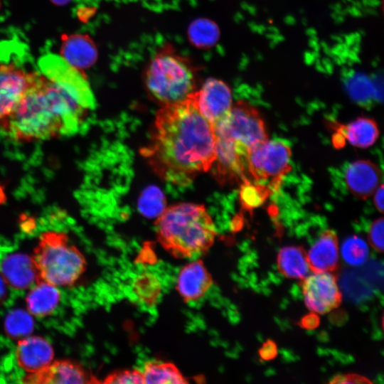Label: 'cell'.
Returning a JSON list of instances; mask_svg holds the SVG:
<instances>
[{
  "label": "cell",
  "instance_id": "obj_17",
  "mask_svg": "<svg viewBox=\"0 0 384 384\" xmlns=\"http://www.w3.org/2000/svg\"><path fill=\"white\" fill-rule=\"evenodd\" d=\"M60 52L65 60L81 70L91 67L97 58L95 44L85 34L65 35L62 38Z\"/></svg>",
  "mask_w": 384,
  "mask_h": 384
},
{
  "label": "cell",
  "instance_id": "obj_33",
  "mask_svg": "<svg viewBox=\"0 0 384 384\" xmlns=\"http://www.w3.org/2000/svg\"><path fill=\"white\" fill-rule=\"evenodd\" d=\"M319 324V316H318V314L314 311L304 315L299 321V326L309 330L317 328Z\"/></svg>",
  "mask_w": 384,
  "mask_h": 384
},
{
  "label": "cell",
  "instance_id": "obj_35",
  "mask_svg": "<svg viewBox=\"0 0 384 384\" xmlns=\"http://www.w3.org/2000/svg\"><path fill=\"white\" fill-rule=\"evenodd\" d=\"M5 284L6 283L4 282L1 277H0V304L3 303L4 300L6 298V291Z\"/></svg>",
  "mask_w": 384,
  "mask_h": 384
},
{
  "label": "cell",
  "instance_id": "obj_8",
  "mask_svg": "<svg viewBox=\"0 0 384 384\" xmlns=\"http://www.w3.org/2000/svg\"><path fill=\"white\" fill-rule=\"evenodd\" d=\"M41 74L57 82L85 101L95 105L93 92L86 76L69 64L60 55L49 53L42 55L38 60Z\"/></svg>",
  "mask_w": 384,
  "mask_h": 384
},
{
  "label": "cell",
  "instance_id": "obj_28",
  "mask_svg": "<svg viewBox=\"0 0 384 384\" xmlns=\"http://www.w3.org/2000/svg\"><path fill=\"white\" fill-rule=\"evenodd\" d=\"M270 188L261 184H252L250 181L242 183L240 198L242 206L252 209L260 206L270 194Z\"/></svg>",
  "mask_w": 384,
  "mask_h": 384
},
{
  "label": "cell",
  "instance_id": "obj_21",
  "mask_svg": "<svg viewBox=\"0 0 384 384\" xmlns=\"http://www.w3.org/2000/svg\"><path fill=\"white\" fill-rule=\"evenodd\" d=\"M277 265L282 274L291 279H303L310 270L306 253L297 246L282 248L277 255Z\"/></svg>",
  "mask_w": 384,
  "mask_h": 384
},
{
  "label": "cell",
  "instance_id": "obj_15",
  "mask_svg": "<svg viewBox=\"0 0 384 384\" xmlns=\"http://www.w3.org/2000/svg\"><path fill=\"white\" fill-rule=\"evenodd\" d=\"M345 181L348 191L359 199H366L375 192L381 181L379 168L368 160L356 161L347 167Z\"/></svg>",
  "mask_w": 384,
  "mask_h": 384
},
{
  "label": "cell",
  "instance_id": "obj_7",
  "mask_svg": "<svg viewBox=\"0 0 384 384\" xmlns=\"http://www.w3.org/2000/svg\"><path fill=\"white\" fill-rule=\"evenodd\" d=\"M291 154L290 148L283 142L267 139L248 151L247 175L257 184L269 182L276 188L290 169Z\"/></svg>",
  "mask_w": 384,
  "mask_h": 384
},
{
  "label": "cell",
  "instance_id": "obj_25",
  "mask_svg": "<svg viewBox=\"0 0 384 384\" xmlns=\"http://www.w3.org/2000/svg\"><path fill=\"white\" fill-rule=\"evenodd\" d=\"M33 327L31 314L22 309L11 311L4 321L5 331L14 339L20 340L30 336Z\"/></svg>",
  "mask_w": 384,
  "mask_h": 384
},
{
  "label": "cell",
  "instance_id": "obj_10",
  "mask_svg": "<svg viewBox=\"0 0 384 384\" xmlns=\"http://www.w3.org/2000/svg\"><path fill=\"white\" fill-rule=\"evenodd\" d=\"M191 97L200 112L213 125L224 117L233 105L230 88L215 78H208Z\"/></svg>",
  "mask_w": 384,
  "mask_h": 384
},
{
  "label": "cell",
  "instance_id": "obj_9",
  "mask_svg": "<svg viewBox=\"0 0 384 384\" xmlns=\"http://www.w3.org/2000/svg\"><path fill=\"white\" fill-rule=\"evenodd\" d=\"M306 306L316 314H324L337 308L342 295L336 275L331 272H314L302 282Z\"/></svg>",
  "mask_w": 384,
  "mask_h": 384
},
{
  "label": "cell",
  "instance_id": "obj_13",
  "mask_svg": "<svg viewBox=\"0 0 384 384\" xmlns=\"http://www.w3.org/2000/svg\"><path fill=\"white\" fill-rule=\"evenodd\" d=\"M213 284L210 272L201 260L184 265L178 272L176 288L186 302H196L203 297Z\"/></svg>",
  "mask_w": 384,
  "mask_h": 384
},
{
  "label": "cell",
  "instance_id": "obj_2",
  "mask_svg": "<svg viewBox=\"0 0 384 384\" xmlns=\"http://www.w3.org/2000/svg\"><path fill=\"white\" fill-rule=\"evenodd\" d=\"M94 106L43 74L32 73L28 87L1 127L18 142L75 133Z\"/></svg>",
  "mask_w": 384,
  "mask_h": 384
},
{
  "label": "cell",
  "instance_id": "obj_29",
  "mask_svg": "<svg viewBox=\"0 0 384 384\" xmlns=\"http://www.w3.org/2000/svg\"><path fill=\"white\" fill-rule=\"evenodd\" d=\"M103 383L139 384L144 383L142 371L132 369L117 371L108 375Z\"/></svg>",
  "mask_w": 384,
  "mask_h": 384
},
{
  "label": "cell",
  "instance_id": "obj_24",
  "mask_svg": "<svg viewBox=\"0 0 384 384\" xmlns=\"http://www.w3.org/2000/svg\"><path fill=\"white\" fill-rule=\"evenodd\" d=\"M190 42L198 48H209L218 41L220 31L218 25L207 18L193 21L188 30Z\"/></svg>",
  "mask_w": 384,
  "mask_h": 384
},
{
  "label": "cell",
  "instance_id": "obj_20",
  "mask_svg": "<svg viewBox=\"0 0 384 384\" xmlns=\"http://www.w3.org/2000/svg\"><path fill=\"white\" fill-rule=\"evenodd\" d=\"M335 129L344 141L360 148L370 146L379 136L376 122L366 117H358L348 125L337 124Z\"/></svg>",
  "mask_w": 384,
  "mask_h": 384
},
{
  "label": "cell",
  "instance_id": "obj_37",
  "mask_svg": "<svg viewBox=\"0 0 384 384\" xmlns=\"http://www.w3.org/2000/svg\"><path fill=\"white\" fill-rule=\"evenodd\" d=\"M0 9H1V1H0Z\"/></svg>",
  "mask_w": 384,
  "mask_h": 384
},
{
  "label": "cell",
  "instance_id": "obj_34",
  "mask_svg": "<svg viewBox=\"0 0 384 384\" xmlns=\"http://www.w3.org/2000/svg\"><path fill=\"white\" fill-rule=\"evenodd\" d=\"M374 193V205L381 213H383V185L382 183L376 188Z\"/></svg>",
  "mask_w": 384,
  "mask_h": 384
},
{
  "label": "cell",
  "instance_id": "obj_31",
  "mask_svg": "<svg viewBox=\"0 0 384 384\" xmlns=\"http://www.w3.org/2000/svg\"><path fill=\"white\" fill-rule=\"evenodd\" d=\"M277 354L276 343L272 340L266 341L259 349V356L264 361H271Z\"/></svg>",
  "mask_w": 384,
  "mask_h": 384
},
{
  "label": "cell",
  "instance_id": "obj_12",
  "mask_svg": "<svg viewBox=\"0 0 384 384\" xmlns=\"http://www.w3.org/2000/svg\"><path fill=\"white\" fill-rule=\"evenodd\" d=\"M76 362L56 361L44 368L28 373L23 378L26 383H98Z\"/></svg>",
  "mask_w": 384,
  "mask_h": 384
},
{
  "label": "cell",
  "instance_id": "obj_1",
  "mask_svg": "<svg viewBox=\"0 0 384 384\" xmlns=\"http://www.w3.org/2000/svg\"><path fill=\"white\" fill-rule=\"evenodd\" d=\"M191 94L183 101L162 105L150 142L141 150L155 173L176 185L190 183L215 160L213 126L200 112Z\"/></svg>",
  "mask_w": 384,
  "mask_h": 384
},
{
  "label": "cell",
  "instance_id": "obj_23",
  "mask_svg": "<svg viewBox=\"0 0 384 384\" xmlns=\"http://www.w3.org/2000/svg\"><path fill=\"white\" fill-rule=\"evenodd\" d=\"M132 289L137 299L149 307L154 306L161 294V284L153 273L144 272L135 277Z\"/></svg>",
  "mask_w": 384,
  "mask_h": 384
},
{
  "label": "cell",
  "instance_id": "obj_16",
  "mask_svg": "<svg viewBox=\"0 0 384 384\" xmlns=\"http://www.w3.org/2000/svg\"><path fill=\"white\" fill-rule=\"evenodd\" d=\"M1 278L14 289H24L38 281V272L32 257L14 253L5 257L0 266Z\"/></svg>",
  "mask_w": 384,
  "mask_h": 384
},
{
  "label": "cell",
  "instance_id": "obj_26",
  "mask_svg": "<svg viewBox=\"0 0 384 384\" xmlns=\"http://www.w3.org/2000/svg\"><path fill=\"white\" fill-rule=\"evenodd\" d=\"M138 208L145 217L158 218L166 208V198L163 192L156 186H148L139 196Z\"/></svg>",
  "mask_w": 384,
  "mask_h": 384
},
{
  "label": "cell",
  "instance_id": "obj_30",
  "mask_svg": "<svg viewBox=\"0 0 384 384\" xmlns=\"http://www.w3.org/2000/svg\"><path fill=\"white\" fill-rule=\"evenodd\" d=\"M383 218H378L371 223L368 233L370 244L380 252H383Z\"/></svg>",
  "mask_w": 384,
  "mask_h": 384
},
{
  "label": "cell",
  "instance_id": "obj_27",
  "mask_svg": "<svg viewBox=\"0 0 384 384\" xmlns=\"http://www.w3.org/2000/svg\"><path fill=\"white\" fill-rule=\"evenodd\" d=\"M343 260L349 265L357 267L363 265L369 257V247L361 238L353 235L347 238L341 247Z\"/></svg>",
  "mask_w": 384,
  "mask_h": 384
},
{
  "label": "cell",
  "instance_id": "obj_32",
  "mask_svg": "<svg viewBox=\"0 0 384 384\" xmlns=\"http://www.w3.org/2000/svg\"><path fill=\"white\" fill-rule=\"evenodd\" d=\"M331 383H370L366 377L357 374L339 375L334 377L331 381Z\"/></svg>",
  "mask_w": 384,
  "mask_h": 384
},
{
  "label": "cell",
  "instance_id": "obj_6",
  "mask_svg": "<svg viewBox=\"0 0 384 384\" xmlns=\"http://www.w3.org/2000/svg\"><path fill=\"white\" fill-rule=\"evenodd\" d=\"M213 126L215 138L230 142L245 156L252 148L268 139L259 111L245 101L233 104L228 114Z\"/></svg>",
  "mask_w": 384,
  "mask_h": 384
},
{
  "label": "cell",
  "instance_id": "obj_5",
  "mask_svg": "<svg viewBox=\"0 0 384 384\" xmlns=\"http://www.w3.org/2000/svg\"><path fill=\"white\" fill-rule=\"evenodd\" d=\"M32 259L38 272L37 282L56 287L74 284L86 269L84 256L62 232L43 233Z\"/></svg>",
  "mask_w": 384,
  "mask_h": 384
},
{
  "label": "cell",
  "instance_id": "obj_22",
  "mask_svg": "<svg viewBox=\"0 0 384 384\" xmlns=\"http://www.w3.org/2000/svg\"><path fill=\"white\" fill-rule=\"evenodd\" d=\"M144 383L181 384L188 383L179 369L171 363L149 361L142 371Z\"/></svg>",
  "mask_w": 384,
  "mask_h": 384
},
{
  "label": "cell",
  "instance_id": "obj_14",
  "mask_svg": "<svg viewBox=\"0 0 384 384\" xmlns=\"http://www.w3.org/2000/svg\"><path fill=\"white\" fill-rule=\"evenodd\" d=\"M51 344L44 338L33 336L18 340L16 358L18 366L28 373L38 371L53 359Z\"/></svg>",
  "mask_w": 384,
  "mask_h": 384
},
{
  "label": "cell",
  "instance_id": "obj_18",
  "mask_svg": "<svg viewBox=\"0 0 384 384\" xmlns=\"http://www.w3.org/2000/svg\"><path fill=\"white\" fill-rule=\"evenodd\" d=\"M310 270L313 272H332L336 269L339 249L336 234L324 231L306 253Z\"/></svg>",
  "mask_w": 384,
  "mask_h": 384
},
{
  "label": "cell",
  "instance_id": "obj_4",
  "mask_svg": "<svg viewBox=\"0 0 384 384\" xmlns=\"http://www.w3.org/2000/svg\"><path fill=\"white\" fill-rule=\"evenodd\" d=\"M144 82L149 94L161 105L178 102L196 90V68L166 45L146 67Z\"/></svg>",
  "mask_w": 384,
  "mask_h": 384
},
{
  "label": "cell",
  "instance_id": "obj_11",
  "mask_svg": "<svg viewBox=\"0 0 384 384\" xmlns=\"http://www.w3.org/2000/svg\"><path fill=\"white\" fill-rule=\"evenodd\" d=\"M31 75L14 63L0 62V126L23 95Z\"/></svg>",
  "mask_w": 384,
  "mask_h": 384
},
{
  "label": "cell",
  "instance_id": "obj_36",
  "mask_svg": "<svg viewBox=\"0 0 384 384\" xmlns=\"http://www.w3.org/2000/svg\"><path fill=\"white\" fill-rule=\"evenodd\" d=\"M53 4L57 6H65L69 4L72 0H50Z\"/></svg>",
  "mask_w": 384,
  "mask_h": 384
},
{
  "label": "cell",
  "instance_id": "obj_19",
  "mask_svg": "<svg viewBox=\"0 0 384 384\" xmlns=\"http://www.w3.org/2000/svg\"><path fill=\"white\" fill-rule=\"evenodd\" d=\"M60 293L56 286L37 282L26 297L28 311L33 316L44 317L51 314L58 306Z\"/></svg>",
  "mask_w": 384,
  "mask_h": 384
},
{
  "label": "cell",
  "instance_id": "obj_3",
  "mask_svg": "<svg viewBox=\"0 0 384 384\" xmlns=\"http://www.w3.org/2000/svg\"><path fill=\"white\" fill-rule=\"evenodd\" d=\"M155 225L159 242L176 258H189L206 252L217 234L205 207L191 203L166 208Z\"/></svg>",
  "mask_w": 384,
  "mask_h": 384
}]
</instances>
